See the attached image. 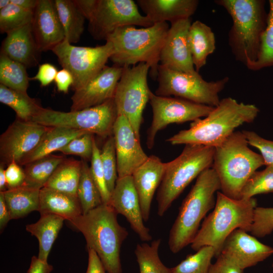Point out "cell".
<instances>
[{
	"label": "cell",
	"instance_id": "1",
	"mask_svg": "<svg viewBox=\"0 0 273 273\" xmlns=\"http://www.w3.org/2000/svg\"><path fill=\"white\" fill-rule=\"evenodd\" d=\"M259 110L254 104L238 102L228 97L204 118L193 121L189 128L182 130L168 139L171 145L196 144L215 148L222 144L244 123H251Z\"/></svg>",
	"mask_w": 273,
	"mask_h": 273
},
{
	"label": "cell",
	"instance_id": "24",
	"mask_svg": "<svg viewBox=\"0 0 273 273\" xmlns=\"http://www.w3.org/2000/svg\"><path fill=\"white\" fill-rule=\"evenodd\" d=\"M136 3L153 23H171L189 19L197 9V0H138Z\"/></svg>",
	"mask_w": 273,
	"mask_h": 273
},
{
	"label": "cell",
	"instance_id": "27",
	"mask_svg": "<svg viewBox=\"0 0 273 273\" xmlns=\"http://www.w3.org/2000/svg\"><path fill=\"white\" fill-rule=\"evenodd\" d=\"M64 219L54 214H40L35 223L26 225V230L35 236L38 241L37 257L44 262L48 258L58 234L63 226Z\"/></svg>",
	"mask_w": 273,
	"mask_h": 273
},
{
	"label": "cell",
	"instance_id": "9",
	"mask_svg": "<svg viewBox=\"0 0 273 273\" xmlns=\"http://www.w3.org/2000/svg\"><path fill=\"white\" fill-rule=\"evenodd\" d=\"M117 116L113 98L78 111L64 112L42 107L31 121L47 127L76 129L106 138L112 135Z\"/></svg>",
	"mask_w": 273,
	"mask_h": 273
},
{
	"label": "cell",
	"instance_id": "47",
	"mask_svg": "<svg viewBox=\"0 0 273 273\" xmlns=\"http://www.w3.org/2000/svg\"><path fill=\"white\" fill-rule=\"evenodd\" d=\"M243 270L233 261L220 254L214 264H212L208 273H243Z\"/></svg>",
	"mask_w": 273,
	"mask_h": 273
},
{
	"label": "cell",
	"instance_id": "15",
	"mask_svg": "<svg viewBox=\"0 0 273 273\" xmlns=\"http://www.w3.org/2000/svg\"><path fill=\"white\" fill-rule=\"evenodd\" d=\"M50 127L19 119L14 121L0 137L1 164H19L38 145Z\"/></svg>",
	"mask_w": 273,
	"mask_h": 273
},
{
	"label": "cell",
	"instance_id": "46",
	"mask_svg": "<svg viewBox=\"0 0 273 273\" xmlns=\"http://www.w3.org/2000/svg\"><path fill=\"white\" fill-rule=\"evenodd\" d=\"M7 190L22 186L24 184L25 174L24 169L15 161L11 162L5 169Z\"/></svg>",
	"mask_w": 273,
	"mask_h": 273
},
{
	"label": "cell",
	"instance_id": "43",
	"mask_svg": "<svg viewBox=\"0 0 273 273\" xmlns=\"http://www.w3.org/2000/svg\"><path fill=\"white\" fill-rule=\"evenodd\" d=\"M273 231V207H256L250 232L258 238H262Z\"/></svg>",
	"mask_w": 273,
	"mask_h": 273
},
{
	"label": "cell",
	"instance_id": "50",
	"mask_svg": "<svg viewBox=\"0 0 273 273\" xmlns=\"http://www.w3.org/2000/svg\"><path fill=\"white\" fill-rule=\"evenodd\" d=\"M87 249L88 264L85 273H106L105 268L97 253L92 249Z\"/></svg>",
	"mask_w": 273,
	"mask_h": 273
},
{
	"label": "cell",
	"instance_id": "13",
	"mask_svg": "<svg viewBox=\"0 0 273 273\" xmlns=\"http://www.w3.org/2000/svg\"><path fill=\"white\" fill-rule=\"evenodd\" d=\"M88 30L97 40H105L118 28L125 26H151L153 23L139 12L132 0H96L88 19Z\"/></svg>",
	"mask_w": 273,
	"mask_h": 273
},
{
	"label": "cell",
	"instance_id": "28",
	"mask_svg": "<svg viewBox=\"0 0 273 273\" xmlns=\"http://www.w3.org/2000/svg\"><path fill=\"white\" fill-rule=\"evenodd\" d=\"M87 132L64 127H50L37 147L19 165L26 164L46 157L55 151H59L75 138Z\"/></svg>",
	"mask_w": 273,
	"mask_h": 273
},
{
	"label": "cell",
	"instance_id": "16",
	"mask_svg": "<svg viewBox=\"0 0 273 273\" xmlns=\"http://www.w3.org/2000/svg\"><path fill=\"white\" fill-rule=\"evenodd\" d=\"M113 134L115 140L118 177L131 175L148 158L142 149L140 140L127 118L118 115Z\"/></svg>",
	"mask_w": 273,
	"mask_h": 273
},
{
	"label": "cell",
	"instance_id": "6",
	"mask_svg": "<svg viewBox=\"0 0 273 273\" xmlns=\"http://www.w3.org/2000/svg\"><path fill=\"white\" fill-rule=\"evenodd\" d=\"M220 190L219 178L212 168L202 172L183 200L169 235L168 246L173 253L191 244L200 223L216 202L215 194Z\"/></svg>",
	"mask_w": 273,
	"mask_h": 273
},
{
	"label": "cell",
	"instance_id": "36",
	"mask_svg": "<svg viewBox=\"0 0 273 273\" xmlns=\"http://www.w3.org/2000/svg\"><path fill=\"white\" fill-rule=\"evenodd\" d=\"M81 175L77 196L79 201L82 214L103 204L102 197L90 173L89 166L85 161H81Z\"/></svg>",
	"mask_w": 273,
	"mask_h": 273
},
{
	"label": "cell",
	"instance_id": "56",
	"mask_svg": "<svg viewBox=\"0 0 273 273\" xmlns=\"http://www.w3.org/2000/svg\"><path fill=\"white\" fill-rule=\"evenodd\" d=\"M272 267H273V262H272Z\"/></svg>",
	"mask_w": 273,
	"mask_h": 273
},
{
	"label": "cell",
	"instance_id": "22",
	"mask_svg": "<svg viewBox=\"0 0 273 273\" xmlns=\"http://www.w3.org/2000/svg\"><path fill=\"white\" fill-rule=\"evenodd\" d=\"M165 169V163L158 157L151 155L131 175L145 222L149 218L152 200L161 183Z\"/></svg>",
	"mask_w": 273,
	"mask_h": 273
},
{
	"label": "cell",
	"instance_id": "26",
	"mask_svg": "<svg viewBox=\"0 0 273 273\" xmlns=\"http://www.w3.org/2000/svg\"><path fill=\"white\" fill-rule=\"evenodd\" d=\"M188 41L195 69L199 72L215 50V35L209 26L196 20L190 27Z\"/></svg>",
	"mask_w": 273,
	"mask_h": 273
},
{
	"label": "cell",
	"instance_id": "34",
	"mask_svg": "<svg viewBox=\"0 0 273 273\" xmlns=\"http://www.w3.org/2000/svg\"><path fill=\"white\" fill-rule=\"evenodd\" d=\"M26 67L4 54L0 55V84L11 89L27 93L29 78Z\"/></svg>",
	"mask_w": 273,
	"mask_h": 273
},
{
	"label": "cell",
	"instance_id": "39",
	"mask_svg": "<svg viewBox=\"0 0 273 273\" xmlns=\"http://www.w3.org/2000/svg\"><path fill=\"white\" fill-rule=\"evenodd\" d=\"M34 12L22 9L11 3L0 9V31L6 33L31 24Z\"/></svg>",
	"mask_w": 273,
	"mask_h": 273
},
{
	"label": "cell",
	"instance_id": "20",
	"mask_svg": "<svg viewBox=\"0 0 273 273\" xmlns=\"http://www.w3.org/2000/svg\"><path fill=\"white\" fill-rule=\"evenodd\" d=\"M272 254L273 248L240 229H236L229 236L220 253L243 270L256 265Z\"/></svg>",
	"mask_w": 273,
	"mask_h": 273
},
{
	"label": "cell",
	"instance_id": "23",
	"mask_svg": "<svg viewBox=\"0 0 273 273\" xmlns=\"http://www.w3.org/2000/svg\"><path fill=\"white\" fill-rule=\"evenodd\" d=\"M40 53L33 35L31 24L8 33L2 43L1 54L26 68L37 65Z\"/></svg>",
	"mask_w": 273,
	"mask_h": 273
},
{
	"label": "cell",
	"instance_id": "29",
	"mask_svg": "<svg viewBox=\"0 0 273 273\" xmlns=\"http://www.w3.org/2000/svg\"><path fill=\"white\" fill-rule=\"evenodd\" d=\"M40 190L23 185L2 192L11 219L23 217L32 211L38 210Z\"/></svg>",
	"mask_w": 273,
	"mask_h": 273
},
{
	"label": "cell",
	"instance_id": "55",
	"mask_svg": "<svg viewBox=\"0 0 273 273\" xmlns=\"http://www.w3.org/2000/svg\"><path fill=\"white\" fill-rule=\"evenodd\" d=\"M11 4V0H1L0 9H3Z\"/></svg>",
	"mask_w": 273,
	"mask_h": 273
},
{
	"label": "cell",
	"instance_id": "41",
	"mask_svg": "<svg viewBox=\"0 0 273 273\" xmlns=\"http://www.w3.org/2000/svg\"><path fill=\"white\" fill-rule=\"evenodd\" d=\"M100 157L108 188L111 194L118 179L117 163L113 135L108 137L104 143Z\"/></svg>",
	"mask_w": 273,
	"mask_h": 273
},
{
	"label": "cell",
	"instance_id": "40",
	"mask_svg": "<svg viewBox=\"0 0 273 273\" xmlns=\"http://www.w3.org/2000/svg\"><path fill=\"white\" fill-rule=\"evenodd\" d=\"M273 192V165L261 171H255L246 183L241 199H250L261 194Z\"/></svg>",
	"mask_w": 273,
	"mask_h": 273
},
{
	"label": "cell",
	"instance_id": "31",
	"mask_svg": "<svg viewBox=\"0 0 273 273\" xmlns=\"http://www.w3.org/2000/svg\"><path fill=\"white\" fill-rule=\"evenodd\" d=\"M54 1L65 38L70 43L77 42L84 31L85 18L73 0Z\"/></svg>",
	"mask_w": 273,
	"mask_h": 273
},
{
	"label": "cell",
	"instance_id": "3",
	"mask_svg": "<svg viewBox=\"0 0 273 273\" xmlns=\"http://www.w3.org/2000/svg\"><path fill=\"white\" fill-rule=\"evenodd\" d=\"M231 16L229 44L236 60L247 67L258 57L267 23L264 0H216Z\"/></svg>",
	"mask_w": 273,
	"mask_h": 273
},
{
	"label": "cell",
	"instance_id": "54",
	"mask_svg": "<svg viewBox=\"0 0 273 273\" xmlns=\"http://www.w3.org/2000/svg\"><path fill=\"white\" fill-rule=\"evenodd\" d=\"M7 190V181L5 175L4 165L1 164L0 166V192Z\"/></svg>",
	"mask_w": 273,
	"mask_h": 273
},
{
	"label": "cell",
	"instance_id": "48",
	"mask_svg": "<svg viewBox=\"0 0 273 273\" xmlns=\"http://www.w3.org/2000/svg\"><path fill=\"white\" fill-rule=\"evenodd\" d=\"M58 71L52 64L44 63L39 66L37 73L31 79L38 81L42 86H46L55 80Z\"/></svg>",
	"mask_w": 273,
	"mask_h": 273
},
{
	"label": "cell",
	"instance_id": "52",
	"mask_svg": "<svg viewBox=\"0 0 273 273\" xmlns=\"http://www.w3.org/2000/svg\"><path fill=\"white\" fill-rule=\"evenodd\" d=\"M10 214L6 205L3 193L0 192V230L3 231L11 220Z\"/></svg>",
	"mask_w": 273,
	"mask_h": 273
},
{
	"label": "cell",
	"instance_id": "12",
	"mask_svg": "<svg viewBox=\"0 0 273 273\" xmlns=\"http://www.w3.org/2000/svg\"><path fill=\"white\" fill-rule=\"evenodd\" d=\"M52 51L63 68L72 74V86L75 91L84 86L106 66L113 53V48L108 41L95 47H77L71 44L65 38Z\"/></svg>",
	"mask_w": 273,
	"mask_h": 273
},
{
	"label": "cell",
	"instance_id": "17",
	"mask_svg": "<svg viewBox=\"0 0 273 273\" xmlns=\"http://www.w3.org/2000/svg\"><path fill=\"white\" fill-rule=\"evenodd\" d=\"M123 70V67L115 65L106 66L84 86L74 91L70 110H81L113 99Z\"/></svg>",
	"mask_w": 273,
	"mask_h": 273
},
{
	"label": "cell",
	"instance_id": "38",
	"mask_svg": "<svg viewBox=\"0 0 273 273\" xmlns=\"http://www.w3.org/2000/svg\"><path fill=\"white\" fill-rule=\"evenodd\" d=\"M196 251L170 268L171 273H208L211 260L215 255L214 248L211 246H204Z\"/></svg>",
	"mask_w": 273,
	"mask_h": 273
},
{
	"label": "cell",
	"instance_id": "14",
	"mask_svg": "<svg viewBox=\"0 0 273 273\" xmlns=\"http://www.w3.org/2000/svg\"><path fill=\"white\" fill-rule=\"evenodd\" d=\"M149 102L153 117L147 131V147L153 148L158 132L172 123L194 121L205 117L214 107L177 97L159 96L150 93Z\"/></svg>",
	"mask_w": 273,
	"mask_h": 273
},
{
	"label": "cell",
	"instance_id": "5",
	"mask_svg": "<svg viewBox=\"0 0 273 273\" xmlns=\"http://www.w3.org/2000/svg\"><path fill=\"white\" fill-rule=\"evenodd\" d=\"M256 205L254 197L234 199L218 191L214 209L203 220L191 248L197 251L203 246H211L217 258L225 240L234 230L250 232Z\"/></svg>",
	"mask_w": 273,
	"mask_h": 273
},
{
	"label": "cell",
	"instance_id": "11",
	"mask_svg": "<svg viewBox=\"0 0 273 273\" xmlns=\"http://www.w3.org/2000/svg\"><path fill=\"white\" fill-rule=\"evenodd\" d=\"M149 69L145 63L123 67L114 97L118 115L127 118L140 140L143 113L151 92L147 81Z\"/></svg>",
	"mask_w": 273,
	"mask_h": 273
},
{
	"label": "cell",
	"instance_id": "32",
	"mask_svg": "<svg viewBox=\"0 0 273 273\" xmlns=\"http://www.w3.org/2000/svg\"><path fill=\"white\" fill-rule=\"evenodd\" d=\"M0 102L11 108L16 113L18 119L31 121L42 108L27 93L18 92L0 84Z\"/></svg>",
	"mask_w": 273,
	"mask_h": 273
},
{
	"label": "cell",
	"instance_id": "35",
	"mask_svg": "<svg viewBox=\"0 0 273 273\" xmlns=\"http://www.w3.org/2000/svg\"><path fill=\"white\" fill-rule=\"evenodd\" d=\"M161 239L138 244L134 254L138 263L140 273H171L170 268L166 267L159 256L158 250Z\"/></svg>",
	"mask_w": 273,
	"mask_h": 273
},
{
	"label": "cell",
	"instance_id": "21",
	"mask_svg": "<svg viewBox=\"0 0 273 273\" xmlns=\"http://www.w3.org/2000/svg\"><path fill=\"white\" fill-rule=\"evenodd\" d=\"M31 27L40 52L52 51L65 39L54 1L39 0L34 11Z\"/></svg>",
	"mask_w": 273,
	"mask_h": 273
},
{
	"label": "cell",
	"instance_id": "51",
	"mask_svg": "<svg viewBox=\"0 0 273 273\" xmlns=\"http://www.w3.org/2000/svg\"><path fill=\"white\" fill-rule=\"evenodd\" d=\"M53 269V265L48 262H44L37 257L33 256L27 273H51Z\"/></svg>",
	"mask_w": 273,
	"mask_h": 273
},
{
	"label": "cell",
	"instance_id": "18",
	"mask_svg": "<svg viewBox=\"0 0 273 273\" xmlns=\"http://www.w3.org/2000/svg\"><path fill=\"white\" fill-rule=\"evenodd\" d=\"M109 205L117 214L125 217L142 241L152 240L150 230L144 224L139 196L131 175L118 177Z\"/></svg>",
	"mask_w": 273,
	"mask_h": 273
},
{
	"label": "cell",
	"instance_id": "2",
	"mask_svg": "<svg viewBox=\"0 0 273 273\" xmlns=\"http://www.w3.org/2000/svg\"><path fill=\"white\" fill-rule=\"evenodd\" d=\"M117 214L111 206L102 204L69 221L82 234L87 248L97 253L107 273L122 272L121 248L128 232L119 223Z\"/></svg>",
	"mask_w": 273,
	"mask_h": 273
},
{
	"label": "cell",
	"instance_id": "45",
	"mask_svg": "<svg viewBox=\"0 0 273 273\" xmlns=\"http://www.w3.org/2000/svg\"><path fill=\"white\" fill-rule=\"evenodd\" d=\"M249 145L257 148L260 152L264 165H273V141L266 140L252 131H242Z\"/></svg>",
	"mask_w": 273,
	"mask_h": 273
},
{
	"label": "cell",
	"instance_id": "25",
	"mask_svg": "<svg viewBox=\"0 0 273 273\" xmlns=\"http://www.w3.org/2000/svg\"><path fill=\"white\" fill-rule=\"evenodd\" d=\"M37 211L40 214H54L68 221L82 214L77 196L46 187L40 190Z\"/></svg>",
	"mask_w": 273,
	"mask_h": 273
},
{
	"label": "cell",
	"instance_id": "37",
	"mask_svg": "<svg viewBox=\"0 0 273 273\" xmlns=\"http://www.w3.org/2000/svg\"><path fill=\"white\" fill-rule=\"evenodd\" d=\"M268 4L266 26L261 37L257 58L247 67L252 71L273 67V0H269Z\"/></svg>",
	"mask_w": 273,
	"mask_h": 273
},
{
	"label": "cell",
	"instance_id": "8",
	"mask_svg": "<svg viewBox=\"0 0 273 273\" xmlns=\"http://www.w3.org/2000/svg\"><path fill=\"white\" fill-rule=\"evenodd\" d=\"M214 148L187 144L180 154L165 163V169L158 189L157 214L162 216L190 183L205 169L212 167Z\"/></svg>",
	"mask_w": 273,
	"mask_h": 273
},
{
	"label": "cell",
	"instance_id": "49",
	"mask_svg": "<svg viewBox=\"0 0 273 273\" xmlns=\"http://www.w3.org/2000/svg\"><path fill=\"white\" fill-rule=\"evenodd\" d=\"M55 81L58 91L67 93L73 83V78L68 70L63 68L58 71Z\"/></svg>",
	"mask_w": 273,
	"mask_h": 273
},
{
	"label": "cell",
	"instance_id": "30",
	"mask_svg": "<svg viewBox=\"0 0 273 273\" xmlns=\"http://www.w3.org/2000/svg\"><path fill=\"white\" fill-rule=\"evenodd\" d=\"M81 167V161L65 159L57 167L43 187L77 196Z\"/></svg>",
	"mask_w": 273,
	"mask_h": 273
},
{
	"label": "cell",
	"instance_id": "42",
	"mask_svg": "<svg viewBox=\"0 0 273 273\" xmlns=\"http://www.w3.org/2000/svg\"><path fill=\"white\" fill-rule=\"evenodd\" d=\"M90 161V173L101 194L103 204L109 205L111 194L107 187L101 160L100 150L95 139L93 143V152Z\"/></svg>",
	"mask_w": 273,
	"mask_h": 273
},
{
	"label": "cell",
	"instance_id": "10",
	"mask_svg": "<svg viewBox=\"0 0 273 273\" xmlns=\"http://www.w3.org/2000/svg\"><path fill=\"white\" fill-rule=\"evenodd\" d=\"M156 79L158 85L155 95L162 97L173 96L212 107L219 104V94L229 80V78L225 76L216 81H207L197 71L184 72L160 64Z\"/></svg>",
	"mask_w": 273,
	"mask_h": 273
},
{
	"label": "cell",
	"instance_id": "44",
	"mask_svg": "<svg viewBox=\"0 0 273 273\" xmlns=\"http://www.w3.org/2000/svg\"><path fill=\"white\" fill-rule=\"evenodd\" d=\"M94 134L85 133L74 138L59 151L66 155H75L84 160H91Z\"/></svg>",
	"mask_w": 273,
	"mask_h": 273
},
{
	"label": "cell",
	"instance_id": "33",
	"mask_svg": "<svg viewBox=\"0 0 273 273\" xmlns=\"http://www.w3.org/2000/svg\"><path fill=\"white\" fill-rule=\"evenodd\" d=\"M65 159L62 156L50 155L26 164L24 169L25 174L24 185L41 189Z\"/></svg>",
	"mask_w": 273,
	"mask_h": 273
},
{
	"label": "cell",
	"instance_id": "7",
	"mask_svg": "<svg viewBox=\"0 0 273 273\" xmlns=\"http://www.w3.org/2000/svg\"><path fill=\"white\" fill-rule=\"evenodd\" d=\"M248 145L243 132L238 131L214 148L212 168L219 178L221 192L234 199H241L248 180L264 165L262 156Z\"/></svg>",
	"mask_w": 273,
	"mask_h": 273
},
{
	"label": "cell",
	"instance_id": "53",
	"mask_svg": "<svg viewBox=\"0 0 273 273\" xmlns=\"http://www.w3.org/2000/svg\"><path fill=\"white\" fill-rule=\"evenodd\" d=\"M39 0H11V3L22 9L34 12Z\"/></svg>",
	"mask_w": 273,
	"mask_h": 273
},
{
	"label": "cell",
	"instance_id": "19",
	"mask_svg": "<svg viewBox=\"0 0 273 273\" xmlns=\"http://www.w3.org/2000/svg\"><path fill=\"white\" fill-rule=\"evenodd\" d=\"M191 25L190 18L171 23L161 52L160 65L184 72L196 71L188 41Z\"/></svg>",
	"mask_w": 273,
	"mask_h": 273
},
{
	"label": "cell",
	"instance_id": "4",
	"mask_svg": "<svg viewBox=\"0 0 273 273\" xmlns=\"http://www.w3.org/2000/svg\"><path fill=\"white\" fill-rule=\"evenodd\" d=\"M169 27L167 22H162L141 28L134 26L118 28L106 39L113 48L110 59L122 67L145 63L150 67L151 77L156 79L161 52Z\"/></svg>",
	"mask_w": 273,
	"mask_h": 273
}]
</instances>
